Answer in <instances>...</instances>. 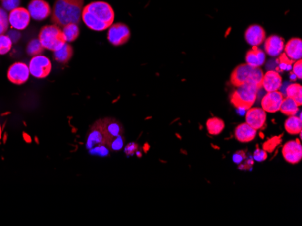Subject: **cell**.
Instances as JSON below:
<instances>
[{"label":"cell","mask_w":302,"mask_h":226,"mask_svg":"<svg viewBox=\"0 0 302 226\" xmlns=\"http://www.w3.org/2000/svg\"><path fill=\"white\" fill-rule=\"evenodd\" d=\"M85 0H56L52 8L51 21L63 27L67 24H79Z\"/></svg>","instance_id":"6da1fadb"},{"label":"cell","mask_w":302,"mask_h":226,"mask_svg":"<svg viewBox=\"0 0 302 226\" xmlns=\"http://www.w3.org/2000/svg\"><path fill=\"white\" fill-rule=\"evenodd\" d=\"M261 88L253 83H244L237 87L231 96V102L239 109L246 111L253 108V104L256 102L258 91Z\"/></svg>","instance_id":"7a4b0ae2"},{"label":"cell","mask_w":302,"mask_h":226,"mask_svg":"<svg viewBox=\"0 0 302 226\" xmlns=\"http://www.w3.org/2000/svg\"><path fill=\"white\" fill-rule=\"evenodd\" d=\"M96 123L99 125L106 140V145L113 150H119L123 143V128L114 119H102Z\"/></svg>","instance_id":"3957f363"},{"label":"cell","mask_w":302,"mask_h":226,"mask_svg":"<svg viewBox=\"0 0 302 226\" xmlns=\"http://www.w3.org/2000/svg\"><path fill=\"white\" fill-rule=\"evenodd\" d=\"M263 77V70L260 68H253L246 63L242 64L232 72L231 82L236 88L244 83L255 84L261 88Z\"/></svg>","instance_id":"277c9868"},{"label":"cell","mask_w":302,"mask_h":226,"mask_svg":"<svg viewBox=\"0 0 302 226\" xmlns=\"http://www.w3.org/2000/svg\"><path fill=\"white\" fill-rule=\"evenodd\" d=\"M40 43L45 49L55 52L66 43L63 30L57 25H46L40 31Z\"/></svg>","instance_id":"5b68a950"},{"label":"cell","mask_w":302,"mask_h":226,"mask_svg":"<svg viewBox=\"0 0 302 226\" xmlns=\"http://www.w3.org/2000/svg\"><path fill=\"white\" fill-rule=\"evenodd\" d=\"M95 18L110 26L113 25L115 19V12L109 3L104 1H95L84 6Z\"/></svg>","instance_id":"8992f818"},{"label":"cell","mask_w":302,"mask_h":226,"mask_svg":"<svg viewBox=\"0 0 302 226\" xmlns=\"http://www.w3.org/2000/svg\"><path fill=\"white\" fill-rule=\"evenodd\" d=\"M30 74L36 79H45L49 76L52 70V63L47 57L44 55H36L30 60Z\"/></svg>","instance_id":"52a82bcc"},{"label":"cell","mask_w":302,"mask_h":226,"mask_svg":"<svg viewBox=\"0 0 302 226\" xmlns=\"http://www.w3.org/2000/svg\"><path fill=\"white\" fill-rule=\"evenodd\" d=\"M130 35L131 33L128 25L122 23H116L109 27L108 40L114 46H120L129 41Z\"/></svg>","instance_id":"ba28073f"},{"label":"cell","mask_w":302,"mask_h":226,"mask_svg":"<svg viewBox=\"0 0 302 226\" xmlns=\"http://www.w3.org/2000/svg\"><path fill=\"white\" fill-rule=\"evenodd\" d=\"M31 15L27 8L17 7L10 11L8 15V23L13 29L21 31L25 30L30 24Z\"/></svg>","instance_id":"9c48e42d"},{"label":"cell","mask_w":302,"mask_h":226,"mask_svg":"<svg viewBox=\"0 0 302 226\" xmlns=\"http://www.w3.org/2000/svg\"><path fill=\"white\" fill-rule=\"evenodd\" d=\"M29 68L24 62H15L7 70V79L15 85L25 83L30 77Z\"/></svg>","instance_id":"30bf717a"},{"label":"cell","mask_w":302,"mask_h":226,"mask_svg":"<svg viewBox=\"0 0 302 226\" xmlns=\"http://www.w3.org/2000/svg\"><path fill=\"white\" fill-rule=\"evenodd\" d=\"M27 10L31 15V18L36 21L46 19L52 14V8L48 2L45 0H31Z\"/></svg>","instance_id":"8fae6325"},{"label":"cell","mask_w":302,"mask_h":226,"mask_svg":"<svg viewBox=\"0 0 302 226\" xmlns=\"http://www.w3.org/2000/svg\"><path fill=\"white\" fill-rule=\"evenodd\" d=\"M283 158L287 163L297 164L302 161V146L299 140L290 141L283 145L282 149Z\"/></svg>","instance_id":"7c38bea8"},{"label":"cell","mask_w":302,"mask_h":226,"mask_svg":"<svg viewBox=\"0 0 302 226\" xmlns=\"http://www.w3.org/2000/svg\"><path fill=\"white\" fill-rule=\"evenodd\" d=\"M245 123L257 131H262L266 127V112L259 108L248 109L245 114Z\"/></svg>","instance_id":"4fadbf2b"},{"label":"cell","mask_w":302,"mask_h":226,"mask_svg":"<svg viewBox=\"0 0 302 226\" xmlns=\"http://www.w3.org/2000/svg\"><path fill=\"white\" fill-rule=\"evenodd\" d=\"M283 95L282 92L279 90L277 91H273V92H267L266 95H264L261 105L262 109L268 113H275L280 111V108L283 100Z\"/></svg>","instance_id":"5bb4252c"},{"label":"cell","mask_w":302,"mask_h":226,"mask_svg":"<svg viewBox=\"0 0 302 226\" xmlns=\"http://www.w3.org/2000/svg\"><path fill=\"white\" fill-rule=\"evenodd\" d=\"M244 37L249 45L259 46L263 45V42L266 39V33L261 25H253L246 29Z\"/></svg>","instance_id":"9a60e30c"},{"label":"cell","mask_w":302,"mask_h":226,"mask_svg":"<svg viewBox=\"0 0 302 226\" xmlns=\"http://www.w3.org/2000/svg\"><path fill=\"white\" fill-rule=\"evenodd\" d=\"M283 79L281 75L275 70H269L266 73L263 74L261 88H263L266 92H273L281 89Z\"/></svg>","instance_id":"2e32d148"},{"label":"cell","mask_w":302,"mask_h":226,"mask_svg":"<svg viewBox=\"0 0 302 226\" xmlns=\"http://www.w3.org/2000/svg\"><path fill=\"white\" fill-rule=\"evenodd\" d=\"M263 43L264 50L268 55L272 57H277L281 54H283L285 45L283 37L279 35H271L266 38Z\"/></svg>","instance_id":"e0dca14e"},{"label":"cell","mask_w":302,"mask_h":226,"mask_svg":"<svg viewBox=\"0 0 302 226\" xmlns=\"http://www.w3.org/2000/svg\"><path fill=\"white\" fill-rule=\"evenodd\" d=\"M284 54L289 59L296 61L302 58V41L301 38H293L284 45Z\"/></svg>","instance_id":"ac0fdd59"},{"label":"cell","mask_w":302,"mask_h":226,"mask_svg":"<svg viewBox=\"0 0 302 226\" xmlns=\"http://www.w3.org/2000/svg\"><path fill=\"white\" fill-rule=\"evenodd\" d=\"M257 135V130L251 127L246 123L239 124L234 130V136L240 143H250L253 141Z\"/></svg>","instance_id":"d6986e66"},{"label":"cell","mask_w":302,"mask_h":226,"mask_svg":"<svg viewBox=\"0 0 302 226\" xmlns=\"http://www.w3.org/2000/svg\"><path fill=\"white\" fill-rule=\"evenodd\" d=\"M265 54L263 50L258 48V46H253L245 56V61L249 66L253 68H260L265 62Z\"/></svg>","instance_id":"ffe728a7"},{"label":"cell","mask_w":302,"mask_h":226,"mask_svg":"<svg viewBox=\"0 0 302 226\" xmlns=\"http://www.w3.org/2000/svg\"><path fill=\"white\" fill-rule=\"evenodd\" d=\"M81 18L83 20V22L85 23V25L87 27H89L90 29L94 30V31H104V30L109 29V26L104 24L102 22H101L97 18H95L94 15H92L87 10L83 8L82 11V16Z\"/></svg>","instance_id":"44dd1931"},{"label":"cell","mask_w":302,"mask_h":226,"mask_svg":"<svg viewBox=\"0 0 302 226\" xmlns=\"http://www.w3.org/2000/svg\"><path fill=\"white\" fill-rule=\"evenodd\" d=\"M285 131L290 134L296 135L302 131V115L298 117L296 115L289 116L287 120L284 123Z\"/></svg>","instance_id":"7402d4cb"},{"label":"cell","mask_w":302,"mask_h":226,"mask_svg":"<svg viewBox=\"0 0 302 226\" xmlns=\"http://www.w3.org/2000/svg\"><path fill=\"white\" fill-rule=\"evenodd\" d=\"M74 54V50L71 45L65 43L60 49L54 52V57L60 63H67Z\"/></svg>","instance_id":"603a6c76"},{"label":"cell","mask_w":302,"mask_h":226,"mask_svg":"<svg viewBox=\"0 0 302 226\" xmlns=\"http://www.w3.org/2000/svg\"><path fill=\"white\" fill-rule=\"evenodd\" d=\"M280 111L287 116L296 115L299 112V106L293 99L286 97V98H283Z\"/></svg>","instance_id":"cb8c5ba5"},{"label":"cell","mask_w":302,"mask_h":226,"mask_svg":"<svg viewBox=\"0 0 302 226\" xmlns=\"http://www.w3.org/2000/svg\"><path fill=\"white\" fill-rule=\"evenodd\" d=\"M206 128H207L209 134L219 135L220 133H223V131L225 128V123L220 118H210L206 122Z\"/></svg>","instance_id":"d4e9b609"},{"label":"cell","mask_w":302,"mask_h":226,"mask_svg":"<svg viewBox=\"0 0 302 226\" xmlns=\"http://www.w3.org/2000/svg\"><path fill=\"white\" fill-rule=\"evenodd\" d=\"M63 33L65 35L66 43H72L78 38L80 35L79 26L77 24H67L63 26Z\"/></svg>","instance_id":"484cf974"},{"label":"cell","mask_w":302,"mask_h":226,"mask_svg":"<svg viewBox=\"0 0 302 226\" xmlns=\"http://www.w3.org/2000/svg\"><path fill=\"white\" fill-rule=\"evenodd\" d=\"M286 95L289 98L293 99L298 106H302V88L300 84L293 83L288 86L286 89Z\"/></svg>","instance_id":"4316f807"},{"label":"cell","mask_w":302,"mask_h":226,"mask_svg":"<svg viewBox=\"0 0 302 226\" xmlns=\"http://www.w3.org/2000/svg\"><path fill=\"white\" fill-rule=\"evenodd\" d=\"M45 48L43 47L42 44L40 43L39 39H34L32 40L31 42H29V44L26 47V52L28 55L31 56H36V55H40L43 52H44Z\"/></svg>","instance_id":"83f0119b"},{"label":"cell","mask_w":302,"mask_h":226,"mask_svg":"<svg viewBox=\"0 0 302 226\" xmlns=\"http://www.w3.org/2000/svg\"><path fill=\"white\" fill-rule=\"evenodd\" d=\"M13 42L8 35H0V55H6L12 48Z\"/></svg>","instance_id":"f1b7e54d"},{"label":"cell","mask_w":302,"mask_h":226,"mask_svg":"<svg viewBox=\"0 0 302 226\" xmlns=\"http://www.w3.org/2000/svg\"><path fill=\"white\" fill-rule=\"evenodd\" d=\"M282 135L280 136H274L271 139L267 140L265 143H263V150L266 153H273L275 150V148L277 147L278 145H280L282 143Z\"/></svg>","instance_id":"f546056e"},{"label":"cell","mask_w":302,"mask_h":226,"mask_svg":"<svg viewBox=\"0 0 302 226\" xmlns=\"http://www.w3.org/2000/svg\"><path fill=\"white\" fill-rule=\"evenodd\" d=\"M279 59H278V64H279V68L283 71H287L291 70L293 68V60L289 59L285 54H281L279 55Z\"/></svg>","instance_id":"4dcf8cb0"},{"label":"cell","mask_w":302,"mask_h":226,"mask_svg":"<svg viewBox=\"0 0 302 226\" xmlns=\"http://www.w3.org/2000/svg\"><path fill=\"white\" fill-rule=\"evenodd\" d=\"M20 0H3L2 6L6 11H12L19 7Z\"/></svg>","instance_id":"1f68e13d"},{"label":"cell","mask_w":302,"mask_h":226,"mask_svg":"<svg viewBox=\"0 0 302 226\" xmlns=\"http://www.w3.org/2000/svg\"><path fill=\"white\" fill-rule=\"evenodd\" d=\"M293 73L299 79H302V60L299 59L293 64Z\"/></svg>","instance_id":"d6a6232c"},{"label":"cell","mask_w":302,"mask_h":226,"mask_svg":"<svg viewBox=\"0 0 302 226\" xmlns=\"http://www.w3.org/2000/svg\"><path fill=\"white\" fill-rule=\"evenodd\" d=\"M268 154L264 150H261L259 148H256L255 152L253 153V159L256 162H264L267 159Z\"/></svg>","instance_id":"836d02e7"},{"label":"cell","mask_w":302,"mask_h":226,"mask_svg":"<svg viewBox=\"0 0 302 226\" xmlns=\"http://www.w3.org/2000/svg\"><path fill=\"white\" fill-rule=\"evenodd\" d=\"M245 158H246V155H245L244 152L240 151V152H237L233 155V162L240 164V163H243V161L245 160Z\"/></svg>","instance_id":"e575fe53"},{"label":"cell","mask_w":302,"mask_h":226,"mask_svg":"<svg viewBox=\"0 0 302 226\" xmlns=\"http://www.w3.org/2000/svg\"><path fill=\"white\" fill-rule=\"evenodd\" d=\"M8 36H9L10 39L12 40L13 43H16L20 38L19 33H18L17 30L15 29L14 31H10Z\"/></svg>","instance_id":"d590c367"},{"label":"cell","mask_w":302,"mask_h":226,"mask_svg":"<svg viewBox=\"0 0 302 226\" xmlns=\"http://www.w3.org/2000/svg\"><path fill=\"white\" fill-rule=\"evenodd\" d=\"M8 25H9V23L6 21H0V35H4L7 31Z\"/></svg>","instance_id":"8d00e7d4"},{"label":"cell","mask_w":302,"mask_h":226,"mask_svg":"<svg viewBox=\"0 0 302 226\" xmlns=\"http://www.w3.org/2000/svg\"><path fill=\"white\" fill-rule=\"evenodd\" d=\"M0 21H6L8 22V15L5 13V10L0 8Z\"/></svg>","instance_id":"74e56055"}]
</instances>
